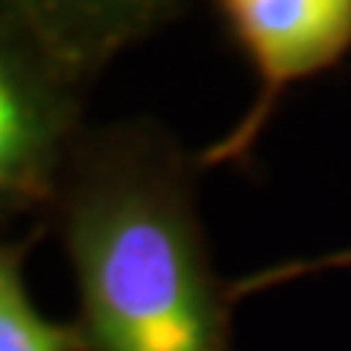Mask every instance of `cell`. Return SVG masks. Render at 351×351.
Wrapping results in <instances>:
<instances>
[{
  "mask_svg": "<svg viewBox=\"0 0 351 351\" xmlns=\"http://www.w3.org/2000/svg\"><path fill=\"white\" fill-rule=\"evenodd\" d=\"M343 267H351V249L331 252V255H322V258L287 261V263H278V267L252 272V276H246V278L232 281V295L237 302V299H243V295L261 293L267 287H276V284H281V281H293L299 276H313V272H328V269H343Z\"/></svg>",
  "mask_w": 351,
  "mask_h": 351,
  "instance_id": "6",
  "label": "cell"
},
{
  "mask_svg": "<svg viewBox=\"0 0 351 351\" xmlns=\"http://www.w3.org/2000/svg\"><path fill=\"white\" fill-rule=\"evenodd\" d=\"M199 170L147 117L76 138L38 226L71 263L85 351H234L232 281L196 211Z\"/></svg>",
  "mask_w": 351,
  "mask_h": 351,
  "instance_id": "1",
  "label": "cell"
},
{
  "mask_svg": "<svg viewBox=\"0 0 351 351\" xmlns=\"http://www.w3.org/2000/svg\"><path fill=\"white\" fill-rule=\"evenodd\" d=\"M85 80L176 21L188 0H12Z\"/></svg>",
  "mask_w": 351,
  "mask_h": 351,
  "instance_id": "4",
  "label": "cell"
},
{
  "mask_svg": "<svg viewBox=\"0 0 351 351\" xmlns=\"http://www.w3.org/2000/svg\"><path fill=\"white\" fill-rule=\"evenodd\" d=\"M91 85L24 9L0 0V234L21 219L41 223L88 126Z\"/></svg>",
  "mask_w": 351,
  "mask_h": 351,
  "instance_id": "2",
  "label": "cell"
},
{
  "mask_svg": "<svg viewBox=\"0 0 351 351\" xmlns=\"http://www.w3.org/2000/svg\"><path fill=\"white\" fill-rule=\"evenodd\" d=\"M211 6L249 59L258 94L237 126L196 158L199 167H243L284 91L351 56V0H211Z\"/></svg>",
  "mask_w": 351,
  "mask_h": 351,
  "instance_id": "3",
  "label": "cell"
},
{
  "mask_svg": "<svg viewBox=\"0 0 351 351\" xmlns=\"http://www.w3.org/2000/svg\"><path fill=\"white\" fill-rule=\"evenodd\" d=\"M44 234L41 226L0 234V351H85L76 325L44 316L27 290L24 261Z\"/></svg>",
  "mask_w": 351,
  "mask_h": 351,
  "instance_id": "5",
  "label": "cell"
}]
</instances>
